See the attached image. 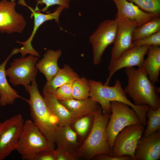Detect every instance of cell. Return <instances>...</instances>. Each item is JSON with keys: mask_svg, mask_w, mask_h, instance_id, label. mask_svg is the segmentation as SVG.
Listing matches in <instances>:
<instances>
[{"mask_svg": "<svg viewBox=\"0 0 160 160\" xmlns=\"http://www.w3.org/2000/svg\"><path fill=\"white\" fill-rule=\"evenodd\" d=\"M88 83L90 88L89 97L100 105L103 113H111L112 102H121L133 109L141 123L146 126V113L149 106L136 105L132 102L127 98L119 80H116L113 86L105 85L101 81L93 80H88Z\"/></svg>", "mask_w": 160, "mask_h": 160, "instance_id": "cell-1", "label": "cell"}, {"mask_svg": "<svg viewBox=\"0 0 160 160\" xmlns=\"http://www.w3.org/2000/svg\"><path fill=\"white\" fill-rule=\"evenodd\" d=\"M133 46H160V31L140 40L132 41Z\"/></svg>", "mask_w": 160, "mask_h": 160, "instance_id": "cell-30", "label": "cell"}, {"mask_svg": "<svg viewBox=\"0 0 160 160\" xmlns=\"http://www.w3.org/2000/svg\"><path fill=\"white\" fill-rule=\"evenodd\" d=\"M147 13L160 17V0H127Z\"/></svg>", "mask_w": 160, "mask_h": 160, "instance_id": "cell-27", "label": "cell"}, {"mask_svg": "<svg viewBox=\"0 0 160 160\" xmlns=\"http://www.w3.org/2000/svg\"><path fill=\"white\" fill-rule=\"evenodd\" d=\"M142 67L150 80L154 84L159 81L160 72V47L150 46Z\"/></svg>", "mask_w": 160, "mask_h": 160, "instance_id": "cell-22", "label": "cell"}, {"mask_svg": "<svg viewBox=\"0 0 160 160\" xmlns=\"http://www.w3.org/2000/svg\"><path fill=\"white\" fill-rule=\"evenodd\" d=\"M92 159L97 160H134L132 157L129 155L113 156L105 154L97 155L95 156Z\"/></svg>", "mask_w": 160, "mask_h": 160, "instance_id": "cell-33", "label": "cell"}, {"mask_svg": "<svg viewBox=\"0 0 160 160\" xmlns=\"http://www.w3.org/2000/svg\"><path fill=\"white\" fill-rule=\"evenodd\" d=\"M52 149L32 120L24 121L16 149L24 160H33L38 153Z\"/></svg>", "mask_w": 160, "mask_h": 160, "instance_id": "cell-5", "label": "cell"}, {"mask_svg": "<svg viewBox=\"0 0 160 160\" xmlns=\"http://www.w3.org/2000/svg\"><path fill=\"white\" fill-rule=\"evenodd\" d=\"M94 116L93 113L81 117L75 120L72 125L77 135L84 137L90 130L92 127Z\"/></svg>", "mask_w": 160, "mask_h": 160, "instance_id": "cell-28", "label": "cell"}, {"mask_svg": "<svg viewBox=\"0 0 160 160\" xmlns=\"http://www.w3.org/2000/svg\"><path fill=\"white\" fill-rule=\"evenodd\" d=\"M17 53L18 48H14L10 55L0 64V105L2 106L13 104L15 100L20 97L17 92L8 83L5 73V67L7 62L13 55Z\"/></svg>", "mask_w": 160, "mask_h": 160, "instance_id": "cell-18", "label": "cell"}, {"mask_svg": "<svg viewBox=\"0 0 160 160\" xmlns=\"http://www.w3.org/2000/svg\"><path fill=\"white\" fill-rule=\"evenodd\" d=\"M29 94L28 101L32 120L55 149V135L58 127L57 120L49 109L38 88L36 79L25 89Z\"/></svg>", "mask_w": 160, "mask_h": 160, "instance_id": "cell-4", "label": "cell"}, {"mask_svg": "<svg viewBox=\"0 0 160 160\" xmlns=\"http://www.w3.org/2000/svg\"><path fill=\"white\" fill-rule=\"evenodd\" d=\"M144 131L142 124H132L124 128L116 136L111 148V155H129L134 159V154L138 142Z\"/></svg>", "mask_w": 160, "mask_h": 160, "instance_id": "cell-10", "label": "cell"}, {"mask_svg": "<svg viewBox=\"0 0 160 160\" xmlns=\"http://www.w3.org/2000/svg\"><path fill=\"white\" fill-rule=\"evenodd\" d=\"M73 82L66 83L57 89L52 93L59 101H65L73 99L72 87Z\"/></svg>", "mask_w": 160, "mask_h": 160, "instance_id": "cell-29", "label": "cell"}, {"mask_svg": "<svg viewBox=\"0 0 160 160\" xmlns=\"http://www.w3.org/2000/svg\"><path fill=\"white\" fill-rule=\"evenodd\" d=\"M130 107L119 102L111 103V114L106 127V133L111 148L116 137L124 128L132 124H142L135 111Z\"/></svg>", "mask_w": 160, "mask_h": 160, "instance_id": "cell-6", "label": "cell"}, {"mask_svg": "<svg viewBox=\"0 0 160 160\" xmlns=\"http://www.w3.org/2000/svg\"><path fill=\"white\" fill-rule=\"evenodd\" d=\"M160 158V131L142 137L134 154V160H158Z\"/></svg>", "mask_w": 160, "mask_h": 160, "instance_id": "cell-15", "label": "cell"}, {"mask_svg": "<svg viewBox=\"0 0 160 160\" xmlns=\"http://www.w3.org/2000/svg\"><path fill=\"white\" fill-rule=\"evenodd\" d=\"M56 160H75L77 159L73 154L60 147L55 149Z\"/></svg>", "mask_w": 160, "mask_h": 160, "instance_id": "cell-32", "label": "cell"}, {"mask_svg": "<svg viewBox=\"0 0 160 160\" xmlns=\"http://www.w3.org/2000/svg\"><path fill=\"white\" fill-rule=\"evenodd\" d=\"M59 101L70 111L76 120L83 116L93 113L100 107L97 103L89 97L82 100L73 98Z\"/></svg>", "mask_w": 160, "mask_h": 160, "instance_id": "cell-20", "label": "cell"}, {"mask_svg": "<svg viewBox=\"0 0 160 160\" xmlns=\"http://www.w3.org/2000/svg\"><path fill=\"white\" fill-rule=\"evenodd\" d=\"M62 54L61 49H49L44 53L43 57L36 63L38 70L44 75L47 81L50 80L60 69L57 61Z\"/></svg>", "mask_w": 160, "mask_h": 160, "instance_id": "cell-21", "label": "cell"}, {"mask_svg": "<svg viewBox=\"0 0 160 160\" xmlns=\"http://www.w3.org/2000/svg\"><path fill=\"white\" fill-rule=\"evenodd\" d=\"M43 95L50 111L57 119L58 126H71L76 119L67 109L52 93L43 92Z\"/></svg>", "mask_w": 160, "mask_h": 160, "instance_id": "cell-17", "label": "cell"}, {"mask_svg": "<svg viewBox=\"0 0 160 160\" xmlns=\"http://www.w3.org/2000/svg\"><path fill=\"white\" fill-rule=\"evenodd\" d=\"M118 11L115 19L117 20L128 19L135 21L137 26L147 22L154 17L152 14L142 10L133 3L127 0H112Z\"/></svg>", "mask_w": 160, "mask_h": 160, "instance_id": "cell-16", "label": "cell"}, {"mask_svg": "<svg viewBox=\"0 0 160 160\" xmlns=\"http://www.w3.org/2000/svg\"><path fill=\"white\" fill-rule=\"evenodd\" d=\"M33 160H56L55 149L40 152L36 155Z\"/></svg>", "mask_w": 160, "mask_h": 160, "instance_id": "cell-34", "label": "cell"}, {"mask_svg": "<svg viewBox=\"0 0 160 160\" xmlns=\"http://www.w3.org/2000/svg\"><path fill=\"white\" fill-rule=\"evenodd\" d=\"M148 118L147 127L143 136L146 137L157 131H160V108L154 110L149 106L146 113Z\"/></svg>", "mask_w": 160, "mask_h": 160, "instance_id": "cell-25", "label": "cell"}, {"mask_svg": "<svg viewBox=\"0 0 160 160\" xmlns=\"http://www.w3.org/2000/svg\"><path fill=\"white\" fill-rule=\"evenodd\" d=\"M150 46H134L122 54L117 59L110 63L109 75L104 84L108 85L112 76L118 70L123 68L137 66L142 67L145 59Z\"/></svg>", "mask_w": 160, "mask_h": 160, "instance_id": "cell-13", "label": "cell"}, {"mask_svg": "<svg viewBox=\"0 0 160 160\" xmlns=\"http://www.w3.org/2000/svg\"><path fill=\"white\" fill-rule=\"evenodd\" d=\"M118 21L107 20L101 23L90 36L93 53V62L95 65L100 63L105 49L114 42L117 29Z\"/></svg>", "mask_w": 160, "mask_h": 160, "instance_id": "cell-9", "label": "cell"}, {"mask_svg": "<svg viewBox=\"0 0 160 160\" xmlns=\"http://www.w3.org/2000/svg\"><path fill=\"white\" fill-rule=\"evenodd\" d=\"M24 122L19 114L0 122V160L16 150Z\"/></svg>", "mask_w": 160, "mask_h": 160, "instance_id": "cell-7", "label": "cell"}, {"mask_svg": "<svg viewBox=\"0 0 160 160\" xmlns=\"http://www.w3.org/2000/svg\"><path fill=\"white\" fill-rule=\"evenodd\" d=\"M18 4L27 7L31 12V18L33 17L34 25L32 33L29 38L24 42L17 41V43L23 45V46L18 48L19 53L24 57L27 54L33 55L36 57H39V53L34 49L32 45L31 42L38 28L45 22L53 20L59 23V17L61 12L65 9L62 6H59L53 12L47 14L41 12L40 10L36 11L33 8L27 5L25 0H18Z\"/></svg>", "mask_w": 160, "mask_h": 160, "instance_id": "cell-11", "label": "cell"}, {"mask_svg": "<svg viewBox=\"0 0 160 160\" xmlns=\"http://www.w3.org/2000/svg\"><path fill=\"white\" fill-rule=\"evenodd\" d=\"M39 58L33 55L25 57L15 59L10 66L5 70L6 76L14 86L23 85L26 89L31 82L36 79L38 69L36 64Z\"/></svg>", "mask_w": 160, "mask_h": 160, "instance_id": "cell-8", "label": "cell"}, {"mask_svg": "<svg viewBox=\"0 0 160 160\" xmlns=\"http://www.w3.org/2000/svg\"><path fill=\"white\" fill-rule=\"evenodd\" d=\"M78 74L68 65H65L44 85L43 92L53 93L58 88L68 83L73 82L79 78Z\"/></svg>", "mask_w": 160, "mask_h": 160, "instance_id": "cell-23", "label": "cell"}, {"mask_svg": "<svg viewBox=\"0 0 160 160\" xmlns=\"http://www.w3.org/2000/svg\"><path fill=\"white\" fill-rule=\"evenodd\" d=\"M116 34L111 51L110 63L113 62L125 52L132 48V35L137 26L136 22L128 19L118 20Z\"/></svg>", "mask_w": 160, "mask_h": 160, "instance_id": "cell-14", "label": "cell"}, {"mask_svg": "<svg viewBox=\"0 0 160 160\" xmlns=\"http://www.w3.org/2000/svg\"><path fill=\"white\" fill-rule=\"evenodd\" d=\"M15 0L0 1V32L11 34L21 33L25 28L26 22L20 14L17 12Z\"/></svg>", "mask_w": 160, "mask_h": 160, "instance_id": "cell-12", "label": "cell"}, {"mask_svg": "<svg viewBox=\"0 0 160 160\" xmlns=\"http://www.w3.org/2000/svg\"><path fill=\"white\" fill-rule=\"evenodd\" d=\"M77 134L69 125L58 126L55 135V143L60 148L73 155L80 146Z\"/></svg>", "mask_w": 160, "mask_h": 160, "instance_id": "cell-19", "label": "cell"}, {"mask_svg": "<svg viewBox=\"0 0 160 160\" xmlns=\"http://www.w3.org/2000/svg\"><path fill=\"white\" fill-rule=\"evenodd\" d=\"M160 31V17H155L135 29L132 41L142 39Z\"/></svg>", "mask_w": 160, "mask_h": 160, "instance_id": "cell-24", "label": "cell"}, {"mask_svg": "<svg viewBox=\"0 0 160 160\" xmlns=\"http://www.w3.org/2000/svg\"><path fill=\"white\" fill-rule=\"evenodd\" d=\"M70 1V0H37V4L34 9L36 11L39 9L38 7L39 4H45V7L40 10L44 12H46L49 7L55 5L63 6L65 8H68Z\"/></svg>", "mask_w": 160, "mask_h": 160, "instance_id": "cell-31", "label": "cell"}, {"mask_svg": "<svg viewBox=\"0 0 160 160\" xmlns=\"http://www.w3.org/2000/svg\"><path fill=\"white\" fill-rule=\"evenodd\" d=\"M90 91L88 80L84 77H79L73 83L72 95L73 99H86L89 97Z\"/></svg>", "mask_w": 160, "mask_h": 160, "instance_id": "cell-26", "label": "cell"}, {"mask_svg": "<svg viewBox=\"0 0 160 160\" xmlns=\"http://www.w3.org/2000/svg\"><path fill=\"white\" fill-rule=\"evenodd\" d=\"M93 124L89 133L82 144L73 155L77 159H92L100 154L111 155V148L106 133V127L111 113H103L100 107L93 113Z\"/></svg>", "mask_w": 160, "mask_h": 160, "instance_id": "cell-3", "label": "cell"}, {"mask_svg": "<svg viewBox=\"0 0 160 160\" xmlns=\"http://www.w3.org/2000/svg\"><path fill=\"white\" fill-rule=\"evenodd\" d=\"M127 84L124 89L136 105H148L154 110L160 108L159 88H156L149 79L143 67L126 68Z\"/></svg>", "mask_w": 160, "mask_h": 160, "instance_id": "cell-2", "label": "cell"}]
</instances>
